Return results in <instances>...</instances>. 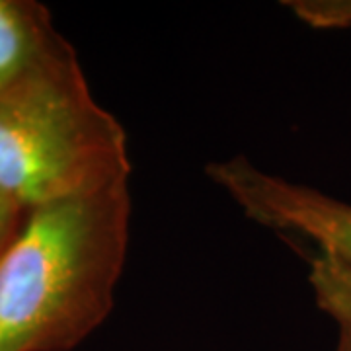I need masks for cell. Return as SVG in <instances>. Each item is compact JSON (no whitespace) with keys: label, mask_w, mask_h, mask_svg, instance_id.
Listing matches in <instances>:
<instances>
[{"label":"cell","mask_w":351,"mask_h":351,"mask_svg":"<svg viewBox=\"0 0 351 351\" xmlns=\"http://www.w3.org/2000/svg\"><path fill=\"white\" fill-rule=\"evenodd\" d=\"M129 182L32 209L0 256V351H71L112 313Z\"/></svg>","instance_id":"1"},{"label":"cell","mask_w":351,"mask_h":351,"mask_svg":"<svg viewBox=\"0 0 351 351\" xmlns=\"http://www.w3.org/2000/svg\"><path fill=\"white\" fill-rule=\"evenodd\" d=\"M123 125L88 88L64 39L0 90V191L32 211L129 182Z\"/></svg>","instance_id":"2"},{"label":"cell","mask_w":351,"mask_h":351,"mask_svg":"<svg viewBox=\"0 0 351 351\" xmlns=\"http://www.w3.org/2000/svg\"><path fill=\"white\" fill-rule=\"evenodd\" d=\"M205 174L254 223L281 239L306 242L313 256L351 271V203L269 174L244 156L209 162Z\"/></svg>","instance_id":"3"},{"label":"cell","mask_w":351,"mask_h":351,"mask_svg":"<svg viewBox=\"0 0 351 351\" xmlns=\"http://www.w3.org/2000/svg\"><path fill=\"white\" fill-rule=\"evenodd\" d=\"M49 10L36 0H0V90L57 49Z\"/></svg>","instance_id":"4"},{"label":"cell","mask_w":351,"mask_h":351,"mask_svg":"<svg viewBox=\"0 0 351 351\" xmlns=\"http://www.w3.org/2000/svg\"><path fill=\"white\" fill-rule=\"evenodd\" d=\"M308 283L316 306L338 326L351 328V271L322 256H311Z\"/></svg>","instance_id":"5"},{"label":"cell","mask_w":351,"mask_h":351,"mask_svg":"<svg viewBox=\"0 0 351 351\" xmlns=\"http://www.w3.org/2000/svg\"><path fill=\"white\" fill-rule=\"evenodd\" d=\"M285 6L301 22L316 29L351 27V0H291Z\"/></svg>","instance_id":"6"},{"label":"cell","mask_w":351,"mask_h":351,"mask_svg":"<svg viewBox=\"0 0 351 351\" xmlns=\"http://www.w3.org/2000/svg\"><path fill=\"white\" fill-rule=\"evenodd\" d=\"M27 215V209L10 199L4 191H0V256L12 244L16 234L24 226Z\"/></svg>","instance_id":"7"},{"label":"cell","mask_w":351,"mask_h":351,"mask_svg":"<svg viewBox=\"0 0 351 351\" xmlns=\"http://www.w3.org/2000/svg\"><path fill=\"white\" fill-rule=\"evenodd\" d=\"M339 328L338 341H336V348L334 351H351V328Z\"/></svg>","instance_id":"8"}]
</instances>
